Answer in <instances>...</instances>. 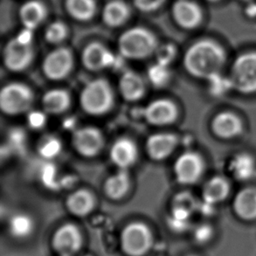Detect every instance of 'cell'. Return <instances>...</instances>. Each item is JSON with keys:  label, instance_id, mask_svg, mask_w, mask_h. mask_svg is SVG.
I'll return each instance as SVG.
<instances>
[{"label": "cell", "instance_id": "obj_15", "mask_svg": "<svg viewBox=\"0 0 256 256\" xmlns=\"http://www.w3.org/2000/svg\"><path fill=\"white\" fill-rule=\"evenodd\" d=\"M176 24L184 29H194L200 24L202 12L197 4L190 0H178L172 8Z\"/></svg>", "mask_w": 256, "mask_h": 256}, {"label": "cell", "instance_id": "obj_21", "mask_svg": "<svg viewBox=\"0 0 256 256\" xmlns=\"http://www.w3.org/2000/svg\"><path fill=\"white\" fill-rule=\"evenodd\" d=\"M42 105L46 114H62L71 105L70 94L62 88L49 90L42 98Z\"/></svg>", "mask_w": 256, "mask_h": 256}, {"label": "cell", "instance_id": "obj_6", "mask_svg": "<svg viewBox=\"0 0 256 256\" xmlns=\"http://www.w3.org/2000/svg\"><path fill=\"white\" fill-rule=\"evenodd\" d=\"M234 90L244 94L256 93V52L240 56L231 72Z\"/></svg>", "mask_w": 256, "mask_h": 256}, {"label": "cell", "instance_id": "obj_36", "mask_svg": "<svg viewBox=\"0 0 256 256\" xmlns=\"http://www.w3.org/2000/svg\"><path fill=\"white\" fill-rule=\"evenodd\" d=\"M212 232V231L209 226H200L195 231V238L200 242H204L209 238H211Z\"/></svg>", "mask_w": 256, "mask_h": 256}, {"label": "cell", "instance_id": "obj_10", "mask_svg": "<svg viewBox=\"0 0 256 256\" xmlns=\"http://www.w3.org/2000/svg\"><path fill=\"white\" fill-rule=\"evenodd\" d=\"M72 142L74 150L85 158H94L102 152L104 147V136L99 128L84 127L74 133Z\"/></svg>", "mask_w": 256, "mask_h": 256}, {"label": "cell", "instance_id": "obj_18", "mask_svg": "<svg viewBox=\"0 0 256 256\" xmlns=\"http://www.w3.org/2000/svg\"><path fill=\"white\" fill-rule=\"evenodd\" d=\"M18 16L24 29L34 31L45 21L48 9L40 0H28L20 8Z\"/></svg>", "mask_w": 256, "mask_h": 256}, {"label": "cell", "instance_id": "obj_26", "mask_svg": "<svg viewBox=\"0 0 256 256\" xmlns=\"http://www.w3.org/2000/svg\"><path fill=\"white\" fill-rule=\"evenodd\" d=\"M230 194L228 181L222 176H214L206 184L203 189L204 202L215 204L226 200Z\"/></svg>", "mask_w": 256, "mask_h": 256}, {"label": "cell", "instance_id": "obj_29", "mask_svg": "<svg viewBox=\"0 0 256 256\" xmlns=\"http://www.w3.org/2000/svg\"><path fill=\"white\" fill-rule=\"evenodd\" d=\"M62 150V144L54 136H46L40 142L38 154L45 160H51L59 156Z\"/></svg>", "mask_w": 256, "mask_h": 256}, {"label": "cell", "instance_id": "obj_23", "mask_svg": "<svg viewBox=\"0 0 256 256\" xmlns=\"http://www.w3.org/2000/svg\"><path fill=\"white\" fill-rule=\"evenodd\" d=\"M234 209L240 218L245 220L256 218V189L246 188L236 195Z\"/></svg>", "mask_w": 256, "mask_h": 256}, {"label": "cell", "instance_id": "obj_1", "mask_svg": "<svg viewBox=\"0 0 256 256\" xmlns=\"http://www.w3.org/2000/svg\"><path fill=\"white\" fill-rule=\"evenodd\" d=\"M225 62V51L210 40L194 43L184 56V66L187 72L195 78L206 80L222 73Z\"/></svg>", "mask_w": 256, "mask_h": 256}, {"label": "cell", "instance_id": "obj_27", "mask_svg": "<svg viewBox=\"0 0 256 256\" xmlns=\"http://www.w3.org/2000/svg\"><path fill=\"white\" fill-rule=\"evenodd\" d=\"M65 7L70 17L82 22L92 20L97 10L96 0H65Z\"/></svg>", "mask_w": 256, "mask_h": 256}, {"label": "cell", "instance_id": "obj_24", "mask_svg": "<svg viewBox=\"0 0 256 256\" xmlns=\"http://www.w3.org/2000/svg\"><path fill=\"white\" fill-rule=\"evenodd\" d=\"M130 187V178L127 170H118L104 184V192L108 198L119 200L124 197Z\"/></svg>", "mask_w": 256, "mask_h": 256}, {"label": "cell", "instance_id": "obj_4", "mask_svg": "<svg viewBox=\"0 0 256 256\" xmlns=\"http://www.w3.org/2000/svg\"><path fill=\"white\" fill-rule=\"evenodd\" d=\"M34 58L32 31L24 29L12 38L4 49V64L12 72H22L28 68Z\"/></svg>", "mask_w": 256, "mask_h": 256}, {"label": "cell", "instance_id": "obj_19", "mask_svg": "<svg viewBox=\"0 0 256 256\" xmlns=\"http://www.w3.org/2000/svg\"><path fill=\"white\" fill-rule=\"evenodd\" d=\"M119 90L125 100L136 102L146 94V84L138 74L128 70L120 77Z\"/></svg>", "mask_w": 256, "mask_h": 256}, {"label": "cell", "instance_id": "obj_16", "mask_svg": "<svg viewBox=\"0 0 256 256\" xmlns=\"http://www.w3.org/2000/svg\"><path fill=\"white\" fill-rule=\"evenodd\" d=\"M82 245V236L76 226L66 224L60 228L54 237V246L62 256H72Z\"/></svg>", "mask_w": 256, "mask_h": 256}, {"label": "cell", "instance_id": "obj_20", "mask_svg": "<svg viewBox=\"0 0 256 256\" xmlns=\"http://www.w3.org/2000/svg\"><path fill=\"white\" fill-rule=\"evenodd\" d=\"M130 9L122 0H110L104 6L102 18L110 28H119L128 20Z\"/></svg>", "mask_w": 256, "mask_h": 256}, {"label": "cell", "instance_id": "obj_28", "mask_svg": "<svg viewBox=\"0 0 256 256\" xmlns=\"http://www.w3.org/2000/svg\"><path fill=\"white\" fill-rule=\"evenodd\" d=\"M34 229V222L31 217L24 214H18L12 217L9 223L10 234L16 238H24L30 236Z\"/></svg>", "mask_w": 256, "mask_h": 256}, {"label": "cell", "instance_id": "obj_8", "mask_svg": "<svg viewBox=\"0 0 256 256\" xmlns=\"http://www.w3.org/2000/svg\"><path fill=\"white\" fill-rule=\"evenodd\" d=\"M74 68L73 52L68 48H58L46 56L42 70L46 77L52 80H60L70 76Z\"/></svg>", "mask_w": 256, "mask_h": 256}, {"label": "cell", "instance_id": "obj_30", "mask_svg": "<svg viewBox=\"0 0 256 256\" xmlns=\"http://www.w3.org/2000/svg\"><path fill=\"white\" fill-rule=\"evenodd\" d=\"M208 82L209 92L215 97L223 96L234 88L231 78L223 76L222 73L212 76Z\"/></svg>", "mask_w": 256, "mask_h": 256}, {"label": "cell", "instance_id": "obj_34", "mask_svg": "<svg viewBox=\"0 0 256 256\" xmlns=\"http://www.w3.org/2000/svg\"><path fill=\"white\" fill-rule=\"evenodd\" d=\"M166 0H133L136 8L142 12H152L160 9Z\"/></svg>", "mask_w": 256, "mask_h": 256}, {"label": "cell", "instance_id": "obj_22", "mask_svg": "<svg viewBox=\"0 0 256 256\" xmlns=\"http://www.w3.org/2000/svg\"><path fill=\"white\" fill-rule=\"evenodd\" d=\"M66 208L72 214L84 217L91 212L96 204L93 194L85 189L74 192L66 198Z\"/></svg>", "mask_w": 256, "mask_h": 256}, {"label": "cell", "instance_id": "obj_12", "mask_svg": "<svg viewBox=\"0 0 256 256\" xmlns=\"http://www.w3.org/2000/svg\"><path fill=\"white\" fill-rule=\"evenodd\" d=\"M114 57L106 46L100 42H91L82 52V65L90 71L97 72L113 65Z\"/></svg>", "mask_w": 256, "mask_h": 256}, {"label": "cell", "instance_id": "obj_25", "mask_svg": "<svg viewBox=\"0 0 256 256\" xmlns=\"http://www.w3.org/2000/svg\"><path fill=\"white\" fill-rule=\"evenodd\" d=\"M230 172L239 181L250 180L256 176V160L248 153H240L231 160Z\"/></svg>", "mask_w": 256, "mask_h": 256}, {"label": "cell", "instance_id": "obj_13", "mask_svg": "<svg viewBox=\"0 0 256 256\" xmlns=\"http://www.w3.org/2000/svg\"><path fill=\"white\" fill-rule=\"evenodd\" d=\"M112 163L120 170H128L138 158V149L134 141L128 138H120L114 141L110 150Z\"/></svg>", "mask_w": 256, "mask_h": 256}, {"label": "cell", "instance_id": "obj_7", "mask_svg": "<svg viewBox=\"0 0 256 256\" xmlns=\"http://www.w3.org/2000/svg\"><path fill=\"white\" fill-rule=\"evenodd\" d=\"M121 240L125 253L130 256H141L149 250L152 237L148 226L140 222H134L124 229Z\"/></svg>", "mask_w": 256, "mask_h": 256}, {"label": "cell", "instance_id": "obj_32", "mask_svg": "<svg viewBox=\"0 0 256 256\" xmlns=\"http://www.w3.org/2000/svg\"><path fill=\"white\" fill-rule=\"evenodd\" d=\"M148 76L153 86L162 88L170 79V71L168 70V66L158 62L150 68Z\"/></svg>", "mask_w": 256, "mask_h": 256}, {"label": "cell", "instance_id": "obj_39", "mask_svg": "<svg viewBox=\"0 0 256 256\" xmlns=\"http://www.w3.org/2000/svg\"></svg>", "mask_w": 256, "mask_h": 256}, {"label": "cell", "instance_id": "obj_38", "mask_svg": "<svg viewBox=\"0 0 256 256\" xmlns=\"http://www.w3.org/2000/svg\"><path fill=\"white\" fill-rule=\"evenodd\" d=\"M209 1H211V2H215V1H218V0H209Z\"/></svg>", "mask_w": 256, "mask_h": 256}, {"label": "cell", "instance_id": "obj_35", "mask_svg": "<svg viewBox=\"0 0 256 256\" xmlns=\"http://www.w3.org/2000/svg\"><path fill=\"white\" fill-rule=\"evenodd\" d=\"M28 124L34 130H38L44 127L46 122V112H40V111H32L28 116Z\"/></svg>", "mask_w": 256, "mask_h": 256}, {"label": "cell", "instance_id": "obj_17", "mask_svg": "<svg viewBox=\"0 0 256 256\" xmlns=\"http://www.w3.org/2000/svg\"><path fill=\"white\" fill-rule=\"evenodd\" d=\"M212 130L218 138H234L242 133V122L234 113L222 112L214 118Z\"/></svg>", "mask_w": 256, "mask_h": 256}, {"label": "cell", "instance_id": "obj_14", "mask_svg": "<svg viewBox=\"0 0 256 256\" xmlns=\"http://www.w3.org/2000/svg\"><path fill=\"white\" fill-rule=\"evenodd\" d=\"M178 144V139L174 134H153L146 141V152L152 160L162 161L172 154Z\"/></svg>", "mask_w": 256, "mask_h": 256}, {"label": "cell", "instance_id": "obj_11", "mask_svg": "<svg viewBox=\"0 0 256 256\" xmlns=\"http://www.w3.org/2000/svg\"><path fill=\"white\" fill-rule=\"evenodd\" d=\"M178 110L176 104L168 99L153 100L146 106L144 116L153 126H167L176 121Z\"/></svg>", "mask_w": 256, "mask_h": 256}, {"label": "cell", "instance_id": "obj_5", "mask_svg": "<svg viewBox=\"0 0 256 256\" xmlns=\"http://www.w3.org/2000/svg\"><path fill=\"white\" fill-rule=\"evenodd\" d=\"M34 102L32 90L24 84L12 82L0 92V108L4 114L18 116L31 110Z\"/></svg>", "mask_w": 256, "mask_h": 256}, {"label": "cell", "instance_id": "obj_3", "mask_svg": "<svg viewBox=\"0 0 256 256\" xmlns=\"http://www.w3.org/2000/svg\"><path fill=\"white\" fill-rule=\"evenodd\" d=\"M82 108L90 116H102L114 104V93L106 79L98 78L85 85L80 96Z\"/></svg>", "mask_w": 256, "mask_h": 256}, {"label": "cell", "instance_id": "obj_33", "mask_svg": "<svg viewBox=\"0 0 256 256\" xmlns=\"http://www.w3.org/2000/svg\"><path fill=\"white\" fill-rule=\"evenodd\" d=\"M158 54V62L168 66L173 58L176 56V48L172 44L164 45L156 50Z\"/></svg>", "mask_w": 256, "mask_h": 256}, {"label": "cell", "instance_id": "obj_37", "mask_svg": "<svg viewBox=\"0 0 256 256\" xmlns=\"http://www.w3.org/2000/svg\"><path fill=\"white\" fill-rule=\"evenodd\" d=\"M246 12L250 16H256V4H250V6L246 9Z\"/></svg>", "mask_w": 256, "mask_h": 256}, {"label": "cell", "instance_id": "obj_9", "mask_svg": "<svg viewBox=\"0 0 256 256\" xmlns=\"http://www.w3.org/2000/svg\"><path fill=\"white\" fill-rule=\"evenodd\" d=\"M204 160L200 155L194 152L183 153L174 164L175 176L181 184L196 183L204 173Z\"/></svg>", "mask_w": 256, "mask_h": 256}, {"label": "cell", "instance_id": "obj_2", "mask_svg": "<svg viewBox=\"0 0 256 256\" xmlns=\"http://www.w3.org/2000/svg\"><path fill=\"white\" fill-rule=\"evenodd\" d=\"M158 46L156 35L142 26L130 28L118 40L119 52L126 59H146L156 52Z\"/></svg>", "mask_w": 256, "mask_h": 256}, {"label": "cell", "instance_id": "obj_31", "mask_svg": "<svg viewBox=\"0 0 256 256\" xmlns=\"http://www.w3.org/2000/svg\"><path fill=\"white\" fill-rule=\"evenodd\" d=\"M68 29L62 21H54L49 24L45 31V38L50 44L58 45L66 40Z\"/></svg>", "mask_w": 256, "mask_h": 256}]
</instances>
